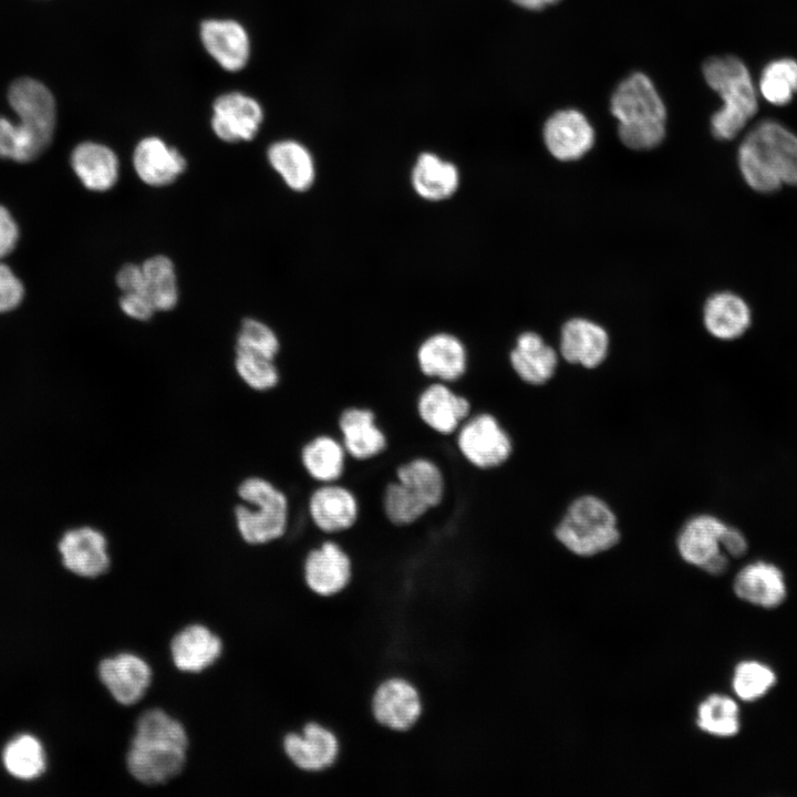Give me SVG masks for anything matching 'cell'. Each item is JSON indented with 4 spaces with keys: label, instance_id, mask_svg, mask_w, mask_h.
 Listing matches in <instances>:
<instances>
[{
    "label": "cell",
    "instance_id": "obj_1",
    "mask_svg": "<svg viewBox=\"0 0 797 797\" xmlns=\"http://www.w3.org/2000/svg\"><path fill=\"white\" fill-rule=\"evenodd\" d=\"M189 746V734L182 721L164 708L145 710L135 721L125 768L141 785H166L185 770Z\"/></svg>",
    "mask_w": 797,
    "mask_h": 797
},
{
    "label": "cell",
    "instance_id": "obj_2",
    "mask_svg": "<svg viewBox=\"0 0 797 797\" xmlns=\"http://www.w3.org/2000/svg\"><path fill=\"white\" fill-rule=\"evenodd\" d=\"M738 166L747 185L759 193L797 185V135L776 121H762L742 142Z\"/></svg>",
    "mask_w": 797,
    "mask_h": 797
},
{
    "label": "cell",
    "instance_id": "obj_3",
    "mask_svg": "<svg viewBox=\"0 0 797 797\" xmlns=\"http://www.w3.org/2000/svg\"><path fill=\"white\" fill-rule=\"evenodd\" d=\"M240 503L232 508L236 531L248 546L263 547L281 540L291 525V501L275 480L262 475L242 478L236 487Z\"/></svg>",
    "mask_w": 797,
    "mask_h": 797
},
{
    "label": "cell",
    "instance_id": "obj_4",
    "mask_svg": "<svg viewBox=\"0 0 797 797\" xmlns=\"http://www.w3.org/2000/svg\"><path fill=\"white\" fill-rule=\"evenodd\" d=\"M611 111L619 121V136L632 149L658 146L665 135V106L651 80L633 73L623 80L611 99Z\"/></svg>",
    "mask_w": 797,
    "mask_h": 797
},
{
    "label": "cell",
    "instance_id": "obj_5",
    "mask_svg": "<svg viewBox=\"0 0 797 797\" xmlns=\"http://www.w3.org/2000/svg\"><path fill=\"white\" fill-rule=\"evenodd\" d=\"M707 84L720 94L723 105L711 118L717 139L734 138L758 110L757 92L744 62L734 55L713 56L703 65Z\"/></svg>",
    "mask_w": 797,
    "mask_h": 797
},
{
    "label": "cell",
    "instance_id": "obj_6",
    "mask_svg": "<svg viewBox=\"0 0 797 797\" xmlns=\"http://www.w3.org/2000/svg\"><path fill=\"white\" fill-rule=\"evenodd\" d=\"M555 536L569 551L591 557L620 541L618 518L609 504L596 495L573 499L559 520Z\"/></svg>",
    "mask_w": 797,
    "mask_h": 797
},
{
    "label": "cell",
    "instance_id": "obj_7",
    "mask_svg": "<svg viewBox=\"0 0 797 797\" xmlns=\"http://www.w3.org/2000/svg\"><path fill=\"white\" fill-rule=\"evenodd\" d=\"M460 459L469 467L488 472L504 466L514 454V441L491 412H473L453 435Z\"/></svg>",
    "mask_w": 797,
    "mask_h": 797
},
{
    "label": "cell",
    "instance_id": "obj_8",
    "mask_svg": "<svg viewBox=\"0 0 797 797\" xmlns=\"http://www.w3.org/2000/svg\"><path fill=\"white\" fill-rule=\"evenodd\" d=\"M9 102L20 118L15 125L28 161H32L51 143L55 126L54 99L40 82L20 79L10 86Z\"/></svg>",
    "mask_w": 797,
    "mask_h": 797
},
{
    "label": "cell",
    "instance_id": "obj_9",
    "mask_svg": "<svg viewBox=\"0 0 797 797\" xmlns=\"http://www.w3.org/2000/svg\"><path fill=\"white\" fill-rule=\"evenodd\" d=\"M425 711L424 697L417 684L405 675L385 676L374 686L370 697V713L384 731L405 734L421 722Z\"/></svg>",
    "mask_w": 797,
    "mask_h": 797
},
{
    "label": "cell",
    "instance_id": "obj_10",
    "mask_svg": "<svg viewBox=\"0 0 797 797\" xmlns=\"http://www.w3.org/2000/svg\"><path fill=\"white\" fill-rule=\"evenodd\" d=\"M354 559L343 544L333 537L315 542L301 560V578L308 591L323 599L345 592L353 582Z\"/></svg>",
    "mask_w": 797,
    "mask_h": 797
},
{
    "label": "cell",
    "instance_id": "obj_11",
    "mask_svg": "<svg viewBox=\"0 0 797 797\" xmlns=\"http://www.w3.org/2000/svg\"><path fill=\"white\" fill-rule=\"evenodd\" d=\"M309 522L323 536L345 535L355 529L362 518V503L354 488L342 482L319 484L311 488L304 501Z\"/></svg>",
    "mask_w": 797,
    "mask_h": 797
},
{
    "label": "cell",
    "instance_id": "obj_12",
    "mask_svg": "<svg viewBox=\"0 0 797 797\" xmlns=\"http://www.w3.org/2000/svg\"><path fill=\"white\" fill-rule=\"evenodd\" d=\"M281 747L286 759L296 769L310 775L333 768L342 751L337 732L317 720H309L288 732L282 737Z\"/></svg>",
    "mask_w": 797,
    "mask_h": 797
},
{
    "label": "cell",
    "instance_id": "obj_13",
    "mask_svg": "<svg viewBox=\"0 0 797 797\" xmlns=\"http://www.w3.org/2000/svg\"><path fill=\"white\" fill-rule=\"evenodd\" d=\"M473 412L467 394L441 381H426L414 397L417 422L442 437H452Z\"/></svg>",
    "mask_w": 797,
    "mask_h": 797
},
{
    "label": "cell",
    "instance_id": "obj_14",
    "mask_svg": "<svg viewBox=\"0 0 797 797\" xmlns=\"http://www.w3.org/2000/svg\"><path fill=\"white\" fill-rule=\"evenodd\" d=\"M335 434L352 463H371L390 448V436L370 405L354 403L343 406L335 417Z\"/></svg>",
    "mask_w": 797,
    "mask_h": 797
},
{
    "label": "cell",
    "instance_id": "obj_15",
    "mask_svg": "<svg viewBox=\"0 0 797 797\" xmlns=\"http://www.w3.org/2000/svg\"><path fill=\"white\" fill-rule=\"evenodd\" d=\"M415 366L427 381L456 384L469 372V351L466 343L448 331L426 335L415 350Z\"/></svg>",
    "mask_w": 797,
    "mask_h": 797
},
{
    "label": "cell",
    "instance_id": "obj_16",
    "mask_svg": "<svg viewBox=\"0 0 797 797\" xmlns=\"http://www.w3.org/2000/svg\"><path fill=\"white\" fill-rule=\"evenodd\" d=\"M97 676L110 696L121 706H134L148 693L153 669L139 654L122 651L102 659Z\"/></svg>",
    "mask_w": 797,
    "mask_h": 797
},
{
    "label": "cell",
    "instance_id": "obj_17",
    "mask_svg": "<svg viewBox=\"0 0 797 797\" xmlns=\"http://www.w3.org/2000/svg\"><path fill=\"white\" fill-rule=\"evenodd\" d=\"M65 569L86 579L106 575L112 566L108 539L99 528L79 526L66 530L58 544Z\"/></svg>",
    "mask_w": 797,
    "mask_h": 797
},
{
    "label": "cell",
    "instance_id": "obj_18",
    "mask_svg": "<svg viewBox=\"0 0 797 797\" xmlns=\"http://www.w3.org/2000/svg\"><path fill=\"white\" fill-rule=\"evenodd\" d=\"M224 648L221 636L211 628L193 622L176 631L169 641L168 652L177 671L200 674L219 661Z\"/></svg>",
    "mask_w": 797,
    "mask_h": 797
},
{
    "label": "cell",
    "instance_id": "obj_19",
    "mask_svg": "<svg viewBox=\"0 0 797 797\" xmlns=\"http://www.w3.org/2000/svg\"><path fill=\"white\" fill-rule=\"evenodd\" d=\"M262 121L261 105L244 93H224L213 104L211 128L224 142L251 141L257 135Z\"/></svg>",
    "mask_w": 797,
    "mask_h": 797
},
{
    "label": "cell",
    "instance_id": "obj_20",
    "mask_svg": "<svg viewBox=\"0 0 797 797\" xmlns=\"http://www.w3.org/2000/svg\"><path fill=\"white\" fill-rule=\"evenodd\" d=\"M298 462L304 476L315 485L342 482L349 468V456L338 435L322 431L300 445Z\"/></svg>",
    "mask_w": 797,
    "mask_h": 797
},
{
    "label": "cell",
    "instance_id": "obj_21",
    "mask_svg": "<svg viewBox=\"0 0 797 797\" xmlns=\"http://www.w3.org/2000/svg\"><path fill=\"white\" fill-rule=\"evenodd\" d=\"M392 477L429 510L442 507L448 491V482L442 465L424 454L411 455L393 468Z\"/></svg>",
    "mask_w": 797,
    "mask_h": 797
},
{
    "label": "cell",
    "instance_id": "obj_22",
    "mask_svg": "<svg viewBox=\"0 0 797 797\" xmlns=\"http://www.w3.org/2000/svg\"><path fill=\"white\" fill-rule=\"evenodd\" d=\"M544 142L550 154L559 161H576L594 144V131L587 117L577 110H561L544 125Z\"/></svg>",
    "mask_w": 797,
    "mask_h": 797
},
{
    "label": "cell",
    "instance_id": "obj_23",
    "mask_svg": "<svg viewBox=\"0 0 797 797\" xmlns=\"http://www.w3.org/2000/svg\"><path fill=\"white\" fill-rule=\"evenodd\" d=\"M201 43L208 54L226 71L244 69L250 55V41L246 29L235 20H205L199 30Z\"/></svg>",
    "mask_w": 797,
    "mask_h": 797
},
{
    "label": "cell",
    "instance_id": "obj_24",
    "mask_svg": "<svg viewBox=\"0 0 797 797\" xmlns=\"http://www.w3.org/2000/svg\"><path fill=\"white\" fill-rule=\"evenodd\" d=\"M132 161L138 178L154 187L174 183L187 166L179 151L157 136L142 138L134 148Z\"/></svg>",
    "mask_w": 797,
    "mask_h": 797
},
{
    "label": "cell",
    "instance_id": "obj_25",
    "mask_svg": "<svg viewBox=\"0 0 797 797\" xmlns=\"http://www.w3.org/2000/svg\"><path fill=\"white\" fill-rule=\"evenodd\" d=\"M460 180L457 165L433 152L421 153L410 173L413 192L428 203L451 199L458 192Z\"/></svg>",
    "mask_w": 797,
    "mask_h": 797
},
{
    "label": "cell",
    "instance_id": "obj_26",
    "mask_svg": "<svg viewBox=\"0 0 797 797\" xmlns=\"http://www.w3.org/2000/svg\"><path fill=\"white\" fill-rule=\"evenodd\" d=\"M609 335L599 324L582 318L567 321L560 332V354L571 364L596 369L609 352Z\"/></svg>",
    "mask_w": 797,
    "mask_h": 797
},
{
    "label": "cell",
    "instance_id": "obj_27",
    "mask_svg": "<svg viewBox=\"0 0 797 797\" xmlns=\"http://www.w3.org/2000/svg\"><path fill=\"white\" fill-rule=\"evenodd\" d=\"M733 589L739 599L765 609L777 608L787 597L782 569L764 560L744 566L734 579Z\"/></svg>",
    "mask_w": 797,
    "mask_h": 797
},
{
    "label": "cell",
    "instance_id": "obj_28",
    "mask_svg": "<svg viewBox=\"0 0 797 797\" xmlns=\"http://www.w3.org/2000/svg\"><path fill=\"white\" fill-rule=\"evenodd\" d=\"M508 359L517 377L531 386L548 383L558 366L556 350L532 331L522 332L517 337Z\"/></svg>",
    "mask_w": 797,
    "mask_h": 797
},
{
    "label": "cell",
    "instance_id": "obj_29",
    "mask_svg": "<svg viewBox=\"0 0 797 797\" xmlns=\"http://www.w3.org/2000/svg\"><path fill=\"white\" fill-rule=\"evenodd\" d=\"M727 525L711 514H698L687 519L676 537L681 558L703 568L712 558L723 551L721 538Z\"/></svg>",
    "mask_w": 797,
    "mask_h": 797
},
{
    "label": "cell",
    "instance_id": "obj_30",
    "mask_svg": "<svg viewBox=\"0 0 797 797\" xmlns=\"http://www.w3.org/2000/svg\"><path fill=\"white\" fill-rule=\"evenodd\" d=\"M272 169L288 188L296 193L308 192L315 182L317 167L311 152L300 142L282 139L267 149Z\"/></svg>",
    "mask_w": 797,
    "mask_h": 797
},
{
    "label": "cell",
    "instance_id": "obj_31",
    "mask_svg": "<svg viewBox=\"0 0 797 797\" xmlns=\"http://www.w3.org/2000/svg\"><path fill=\"white\" fill-rule=\"evenodd\" d=\"M71 165L82 184L93 192H106L118 179V157L112 148L95 142H83L72 152Z\"/></svg>",
    "mask_w": 797,
    "mask_h": 797
},
{
    "label": "cell",
    "instance_id": "obj_32",
    "mask_svg": "<svg viewBox=\"0 0 797 797\" xmlns=\"http://www.w3.org/2000/svg\"><path fill=\"white\" fill-rule=\"evenodd\" d=\"M703 321L714 338L728 341L742 337L751 325L752 313L747 303L732 292H718L704 306Z\"/></svg>",
    "mask_w": 797,
    "mask_h": 797
},
{
    "label": "cell",
    "instance_id": "obj_33",
    "mask_svg": "<svg viewBox=\"0 0 797 797\" xmlns=\"http://www.w3.org/2000/svg\"><path fill=\"white\" fill-rule=\"evenodd\" d=\"M143 290L156 311H169L178 302V286L173 261L163 255L153 256L142 265Z\"/></svg>",
    "mask_w": 797,
    "mask_h": 797
},
{
    "label": "cell",
    "instance_id": "obj_34",
    "mask_svg": "<svg viewBox=\"0 0 797 797\" xmlns=\"http://www.w3.org/2000/svg\"><path fill=\"white\" fill-rule=\"evenodd\" d=\"M2 762L8 773L19 779L37 778L46 763L42 744L30 734L12 738L3 749Z\"/></svg>",
    "mask_w": 797,
    "mask_h": 797
},
{
    "label": "cell",
    "instance_id": "obj_35",
    "mask_svg": "<svg viewBox=\"0 0 797 797\" xmlns=\"http://www.w3.org/2000/svg\"><path fill=\"white\" fill-rule=\"evenodd\" d=\"M696 725L713 736L736 735L741 728L737 703L727 695L711 694L698 705Z\"/></svg>",
    "mask_w": 797,
    "mask_h": 797
},
{
    "label": "cell",
    "instance_id": "obj_36",
    "mask_svg": "<svg viewBox=\"0 0 797 797\" xmlns=\"http://www.w3.org/2000/svg\"><path fill=\"white\" fill-rule=\"evenodd\" d=\"M758 90L773 105L788 104L797 93V61L784 58L769 62L762 71Z\"/></svg>",
    "mask_w": 797,
    "mask_h": 797
},
{
    "label": "cell",
    "instance_id": "obj_37",
    "mask_svg": "<svg viewBox=\"0 0 797 797\" xmlns=\"http://www.w3.org/2000/svg\"><path fill=\"white\" fill-rule=\"evenodd\" d=\"M234 370L239 381L250 391L268 393L281 384L276 360L245 351H235Z\"/></svg>",
    "mask_w": 797,
    "mask_h": 797
},
{
    "label": "cell",
    "instance_id": "obj_38",
    "mask_svg": "<svg viewBox=\"0 0 797 797\" xmlns=\"http://www.w3.org/2000/svg\"><path fill=\"white\" fill-rule=\"evenodd\" d=\"M776 681V673L769 665L755 660H745L734 669L732 687L738 698L753 702L767 694Z\"/></svg>",
    "mask_w": 797,
    "mask_h": 797
},
{
    "label": "cell",
    "instance_id": "obj_39",
    "mask_svg": "<svg viewBox=\"0 0 797 797\" xmlns=\"http://www.w3.org/2000/svg\"><path fill=\"white\" fill-rule=\"evenodd\" d=\"M280 349L278 334L267 323L255 318H246L241 321L235 351L250 352L276 360Z\"/></svg>",
    "mask_w": 797,
    "mask_h": 797
},
{
    "label": "cell",
    "instance_id": "obj_40",
    "mask_svg": "<svg viewBox=\"0 0 797 797\" xmlns=\"http://www.w3.org/2000/svg\"><path fill=\"white\" fill-rule=\"evenodd\" d=\"M23 297L21 281L6 265L0 263V312L15 308Z\"/></svg>",
    "mask_w": 797,
    "mask_h": 797
},
{
    "label": "cell",
    "instance_id": "obj_41",
    "mask_svg": "<svg viewBox=\"0 0 797 797\" xmlns=\"http://www.w3.org/2000/svg\"><path fill=\"white\" fill-rule=\"evenodd\" d=\"M118 303L124 314L138 321H147L156 312L154 306L143 292L122 293Z\"/></svg>",
    "mask_w": 797,
    "mask_h": 797
},
{
    "label": "cell",
    "instance_id": "obj_42",
    "mask_svg": "<svg viewBox=\"0 0 797 797\" xmlns=\"http://www.w3.org/2000/svg\"><path fill=\"white\" fill-rule=\"evenodd\" d=\"M19 237L18 226L10 213L0 206V257L12 251Z\"/></svg>",
    "mask_w": 797,
    "mask_h": 797
},
{
    "label": "cell",
    "instance_id": "obj_43",
    "mask_svg": "<svg viewBox=\"0 0 797 797\" xmlns=\"http://www.w3.org/2000/svg\"><path fill=\"white\" fill-rule=\"evenodd\" d=\"M116 284L123 293L142 292L143 271L141 265L126 263L116 273Z\"/></svg>",
    "mask_w": 797,
    "mask_h": 797
},
{
    "label": "cell",
    "instance_id": "obj_44",
    "mask_svg": "<svg viewBox=\"0 0 797 797\" xmlns=\"http://www.w3.org/2000/svg\"><path fill=\"white\" fill-rule=\"evenodd\" d=\"M19 154V139L15 124L0 116V157L17 161Z\"/></svg>",
    "mask_w": 797,
    "mask_h": 797
},
{
    "label": "cell",
    "instance_id": "obj_45",
    "mask_svg": "<svg viewBox=\"0 0 797 797\" xmlns=\"http://www.w3.org/2000/svg\"><path fill=\"white\" fill-rule=\"evenodd\" d=\"M721 545L723 551L734 558L744 556L748 549L747 539L744 534L739 529L728 525L722 535Z\"/></svg>",
    "mask_w": 797,
    "mask_h": 797
},
{
    "label": "cell",
    "instance_id": "obj_46",
    "mask_svg": "<svg viewBox=\"0 0 797 797\" xmlns=\"http://www.w3.org/2000/svg\"><path fill=\"white\" fill-rule=\"evenodd\" d=\"M728 567V556L722 551L712 558L702 569L710 575H722Z\"/></svg>",
    "mask_w": 797,
    "mask_h": 797
},
{
    "label": "cell",
    "instance_id": "obj_47",
    "mask_svg": "<svg viewBox=\"0 0 797 797\" xmlns=\"http://www.w3.org/2000/svg\"><path fill=\"white\" fill-rule=\"evenodd\" d=\"M514 3L518 4L519 7L530 9V10H539L545 8L548 4L556 3L559 0H511Z\"/></svg>",
    "mask_w": 797,
    "mask_h": 797
}]
</instances>
